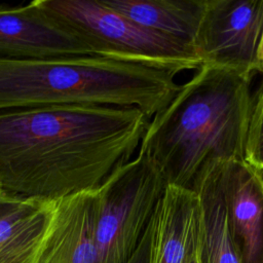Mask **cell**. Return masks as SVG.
Instances as JSON below:
<instances>
[{"label":"cell","instance_id":"9","mask_svg":"<svg viewBox=\"0 0 263 263\" xmlns=\"http://www.w3.org/2000/svg\"><path fill=\"white\" fill-rule=\"evenodd\" d=\"M96 191L50 202V215L34 263H97Z\"/></svg>","mask_w":263,"mask_h":263},{"label":"cell","instance_id":"11","mask_svg":"<svg viewBox=\"0 0 263 263\" xmlns=\"http://www.w3.org/2000/svg\"><path fill=\"white\" fill-rule=\"evenodd\" d=\"M223 161L210 164L196 182L199 217L195 236L196 263H241L232 237L220 185Z\"/></svg>","mask_w":263,"mask_h":263},{"label":"cell","instance_id":"5","mask_svg":"<svg viewBox=\"0 0 263 263\" xmlns=\"http://www.w3.org/2000/svg\"><path fill=\"white\" fill-rule=\"evenodd\" d=\"M43 8L72 30L93 55L156 62L197 70L191 46L148 30L106 6L101 0H40Z\"/></svg>","mask_w":263,"mask_h":263},{"label":"cell","instance_id":"15","mask_svg":"<svg viewBox=\"0 0 263 263\" xmlns=\"http://www.w3.org/2000/svg\"><path fill=\"white\" fill-rule=\"evenodd\" d=\"M149 227V226H148ZM148 227L146 232L132 259L128 263H148V253H149V230Z\"/></svg>","mask_w":263,"mask_h":263},{"label":"cell","instance_id":"17","mask_svg":"<svg viewBox=\"0 0 263 263\" xmlns=\"http://www.w3.org/2000/svg\"><path fill=\"white\" fill-rule=\"evenodd\" d=\"M188 263H196V261H195V247H194V251H193Z\"/></svg>","mask_w":263,"mask_h":263},{"label":"cell","instance_id":"16","mask_svg":"<svg viewBox=\"0 0 263 263\" xmlns=\"http://www.w3.org/2000/svg\"><path fill=\"white\" fill-rule=\"evenodd\" d=\"M256 72H260L263 74V26L261 31V36L259 40L258 50H257V57H256Z\"/></svg>","mask_w":263,"mask_h":263},{"label":"cell","instance_id":"10","mask_svg":"<svg viewBox=\"0 0 263 263\" xmlns=\"http://www.w3.org/2000/svg\"><path fill=\"white\" fill-rule=\"evenodd\" d=\"M198 217L197 193L167 185L149 223L148 263H188Z\"/></svg>","mask_w":263,"mask_h":263},{"label":"cell","instance_id":"14","mask_svg":"<svg viewBox=\"0 0 263 263\" xmlns=\"http://www.w3.org/2000/svg\"><path fill=\"white\" fill-rule=\"evenodd\" d=\"M245 160L263 173V87L253 100Z\"/></svg>","mask_w":263,"mask_h":263},{"label":"cell","instance_id":"13","mask_svg":"<svg viewBox=\"0 0 263 263\" xmlns=\"http://www.w3.org/2000/svg\"><path fill=\"white\" fill-rule=\"evenodd\" d=\"M50 215V202L22 200L0 218V263H34Z\"/></svg>","mask_w":263,"mask_h":263},{"label":"cell","instance_id":"12","mask_svg":"<svg viewBox=\"0 0 263 263\" xmlns=\"http://www.w3.org/2000/svg\"><path fill=\"white\" fill-rule=\"evenodd\" d=\"M139 26L192 47L204 0H101Z\"/></svg>","mask_w":263,"mask_h":263},{"label":"cell","instance_id":"2","mask_svg":"<svg viewBox=\"0 0 263 263\" xmlns=\"http://www.w3.org/2000/svg\"><path fill=\"white\" fill-rule=\"evenodd\" d=\"M254 96L251 78L201 65L149 121L139 146L166 186L194 191L212 163L245 159Z\"/></svg>","mask_w":263,"mask_h":263},{"label":"cell","instance_id":"4","mask_svg":"<svg viewBox=\"0 0 263 263\" xmlns=\"http://www.w3.org/2000/svg\"><path fill=\"white\" fill-rule=\"evenodd\" d=\"M166 183L155 163L138 152L96 190L97 263H128Z\"/></svg>","mask_w":263,"mask_h":263},{"label":"cell","instance_id":"3","mask_svg":"<svg viewBox=\"0 0 263 263\" xmlns=\"http://www.w3.org/2000/svg\"><path fill=\"white\" fill-rule=\"evenodd\" d=\"M175 65L103 57L0 60V112L52 106L133 108L153 117L180 88Z\"/></svg>","mask_w":263,"mask_h":263},{"label":"cell","instance_id":"1","mask_svg":"<svg viewBox=\"0 0 263 263\" xmlns=\"http://www.w3.org/2000/svg\"><path fill=\"white\" fill-rule=\"evenodd\" d=\"M149 123L140 110L52 106L0 112V190L51 202L96 191L129 161Z\"/></svg>","mask_w":263,"mask_h":263},{"label":"cell","instance_id":"6","mask_svg":"<svg viewBox=\"0 0 263 263\" xmlns=\"http://www.w3.org/2000/svg\"><path fill=\"white\" fill-rule=\"evenodd\" d=\"M262 26L263 0H204L192 49L201 65L252 78Z\"/></svg>","mask_w":263,"mask_h":263},{"label":"cell","instance_id":"7","mask_svg":"<svg viewBox=\"0 0 263 263\" xmlns=\"http://www.w3.org/2000/svg\"><path fill=\"white\" fill-rule=\"evenodd\" d=\"M93 57L89 46L51 16L40 0L0 6V60L31 61Z\"/></svg>","mask_w":263,"mask_h":263},{"label":"cell","instance_id":"8","mask_svg":"<svg viewBox=\"0 0 263 263\" xmlns=\"http://www.w3.org/2000/svg\"><path fill=\"white\" fill-rule=\"evenodd\" d=\"M220 185L241 263H263V173L245 159L223 161Z\"/></svg>","mask_w":263,"mask_h":263}]
</instances>
